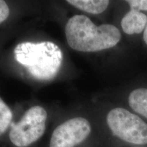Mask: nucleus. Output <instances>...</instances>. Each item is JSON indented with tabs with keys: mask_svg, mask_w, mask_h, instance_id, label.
Listing matches in <instances>:
<instances>
[{
	"mask_svg": "<svg viewBox=\"0 0 147 147\" xmlns=\"http://www.w3.org/2000/svg\"><path fill=\"white\" fill-rule=\"evenodd\" d=\"M65 34L70 48L80 52H96L114 47L121 40L118 28L110 24L97 26L85 15L71 17Z\"/></svg>",
	"mask_w": 147,
	"mask_h": 147,
	"instance_id": "1",
	"label": "nucleus"
},
{
	"mask_svg": "<svg viewBox=\"0 0 147 147\" xmlns=\"http://www.w3.org/2000/svg\"><path fill=\"white\" fill-rule=\"evenodd\" d=\"M15 58L34 78L48 80L55 77L63 61L60 48L51 42H22L16 47Z\"/></svg>",
	"mask_w": 147,
	"mask_h": 147,
	"instance_id": "2",
	"label": "nucleus"
},
{
	"mask_svg": "<svg viewBox=\"0 0 147 147\" xmlns=\"http://www.w3.org/2000/svg\"><path fill=\"white\" fill-rule=\"evenodd\" d=\"M48 114L40 106H34L24 113L20 120L13 122L8 132V139L14 147H31L45 135Z\"/></svg>",
	"mask_w": 147,
	"mask_h": 147,
	"instance_id": "3",
	"label": "nucleus"
},
{
	"mask_svg": "<svg viewBox=\"0 0 147 147\" xmlns=\"http://www.w3.org/2000/svg\"><path fill=\"white\" fill-rule=\"evenodd\" d=\"M106 123L113 136L133 144H147V124L137 115L123 108L108 113Z\"/></svg>",
	"mask_w": 147,
	"mask_h": 147,
	"instance_id": "4",
	"label": "nucleus"
},
{
	"mask_svg": "<svg viewBox=\"0 0 147 147\" xmlns=\"http://www.w3.org/2000/svg\"><path fill=\"white\" fill-rule=\"evenodd\" d=\"M91 132V125L87 119L73 117L53 129L49 147H80L89 139Z\"/></svg>",
	"mask_w": 147,
	"mask_h": 147,
	"instance_id": "5",
	"label": "nucleus"
},
{
	"mask_svg": "<svg viewBox=\"0 0 147 147\" xmlns=\"http://www.w3.org/2000/svg\"><path fill=\"white\" fill-rule=\"evenodd\" d=\"M147 25V16L140 11L131 9L121 21V27L127 34H140Z\"/></svg>",
	"mask_w": 147,
	"mask_h": 147,
	"instance_id": "6",
	"label": "nucleus"
},
{
	"mask_svg": "<svg viewBox=\"0 0 147 147\" xmlns=\"http://www.w3.org/2000/svg\"><path fill=\"white\" fill-rule=\"evenodd\" d=\"M66 2L87 13L98 14L106 10L110 1L108 0H67Z\"/></svg>",
	"mask_w": 147,
	"mask_h": 147,
	"instance_id": "7",
	"label": "nucleus"
},
{
	"mask_svg": "<svg viewBox=\"0 0 147 147\" xmlns=\"http://www.w3.org/2000/svg\"><path fill=\"white\" fill-rule=\"evenodd\" d=\"M129 104L134 111L147 119V89L132 91L129 96Z\"/></svg>",
	"mask_w": 147,
	"mask_h": 147,
	"instance_id": "8",
	"label": "nucleus"
},
{
	"mask_svg": "<svg viewBox=\"0 0 147 147\" xmlns=\"http://www.w3.org/2000/svg\"><path fill=\"white\" fill-rule=\"evenodd\" d=\"M13 114L8 106L0 97V138L9 132L13 121Z\"/></svg>",
	"mask_w": 147,
	"mask_h": 147,
	"instance_id": "9",
	"label": "nucleus"
},
{
	"mask_svg": "<svg viewBox=\"0 0 147 147\" xmlns=\"http://www.w3.org/2000/svg\"><path fill=\"white\" fill-rule=\"evenodd\" d=\"M130 5V8L140 12L141 10L147 11V0H128L126 1Z\"/></svg>",
	"mask_w": 147,
	"mask_h": 147,
	"instance_id": "10",
	"label": "nucleus"
},
{
	"mask_svg": "<svg viewBox=\"0 0 147 147\" xmlns=\"http://www.w3.org/2000/svg\"><path fill=\"white\" fill-rule=\"evenodd\" d=\"M10 14V9L5 1L0 0V24L5 21Z\"/></svg>",
	"mask_w": 147,
	"mask_h": 147,
	"instance_id": "11",
	"label": "nucleus"
},
{
	"mask_svg": "<svg viewBox=\"0 0 147 147\" xmlns=\"http://www.w3.org/2000/svg\"><path fill=\"white\" fill-rule=\"evenodd\" d=\"M143 38H144V40L145 42V43L147 45V25L146 27H145L144 29V36H143Z\"/></svg>",
	"mask_w": 147,
	"mask_h": 147,
	"instance_id": "12",
	"label": "nucleus"
}]
</instances>
